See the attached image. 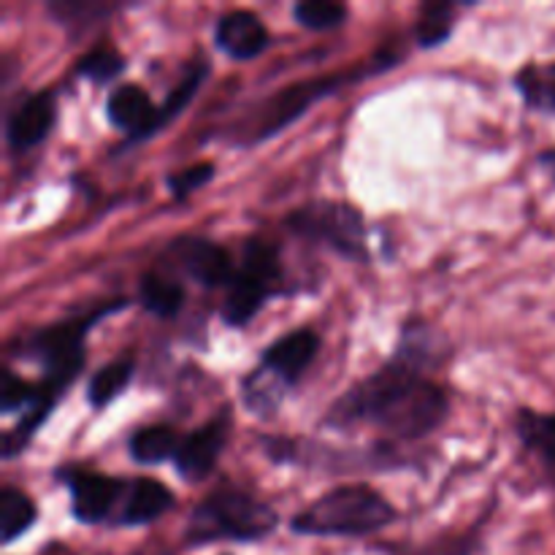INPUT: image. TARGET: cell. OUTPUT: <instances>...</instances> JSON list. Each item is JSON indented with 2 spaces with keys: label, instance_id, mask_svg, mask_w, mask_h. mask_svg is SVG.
<instances>
[{
  "label": "cell",
  "instance_id": "cell-3",
  "mask_svg": "<svg viewBox=\"0 0 555 555\" xmlns=\"http://www.w3.org/2000/svg\"><path fill=\"white\" fill-rule=\"evenodd\" d=\"M274 526L276 513L269 504L236 488H222L193 509L184 537L190 545H206L217 540L253 542L271 534Z\"/></svg>",
  "mask_w": 555,
  "mask_h": 555
},
{
  "label": "cell",
  "instance_id": "cell-27",
  "mask_svg": "<svg viewBox=\"0 0 555 555\" xmlns=\"http://www.w3.org/2000/svg\"><path fill=\"white\" fill-rule=\"evenodd\" d=\"M211 177H215V166H211V163H198V166H190L184 168V171L171 173V177H168V190H171L173 198L182 201L188 198L193 190L204 188Z\"/></svg>",
  "mask_w": 555,
  "mask_h": 555
},
{
  "label": "cell",
  "instance_id": "cell-10",
  "mask_svg": "<svg viewBox=\"0 0 555 555\" xmlns=\"http://www.w3.org/2000/svg\"><path fill=\"white\" fill-rule=\"evenodd\" d=\"M320 350V336L309 328H298L276 339L274 345L266 350L263 361H260L258 372L276 374L285 385L298 383L309 363L314 361Z\"/></svg>",
  "mask_w": 555,
  "mask_h": 555
},
{
  "label": "cell",
  "instance_id": "cell-13",
  "mask_svg": "<svg viewBox=\"0 0 555 555\" xmlns=\"http://www.w3.org/2000/svg\"><path fill=\"white\" fill-rule=\"evenodd\" d=\"M217 47L233 60H253L269 47V30L263 20L247 9H233L217 22Z\"/></svg>",
  "mask_w": 555,
  "mask_h": 555
},
{
  "label": "cell",
  "instance_id": "cell-6",
  "mask_svg": "<svg viewBox=\"0 0 555 555\" xmlns=\"http://www.w3.org/2000/svg\"><path fill=\"white\" fill-rule=\"evenodd\" d=\"M287 228L312 242L325 244L350 260H366V225L356 206L345 201H312L291 211Z\"/></svg>",
  "mask_w": 555,
  "mask_h": 555
},
{
  "label": "cell",
  "instance_id": "cell-5",
  "mask_svg": "<svg viewBox=\"0 0 555 555\" xmlns=\"http://www.w3.org/2000/svg\"><path fill=\"white\" fill-rule=\"evenodd\" d=\"M282 266L280 253L271 242L249 238L242 253V269L233 276L228 287L225 304H222V320L228 325H247L258 314V309L280 291Z\"/></svg>",
  "mask_w": 555,
  "mask_h": 555
},
{
  "label": "cell",
  "instance_id": "cell-14",
  "mask_svg": "<svg viewBox=\"0 0 555 555\" xmlns=\"http://www.w3.org/2000/svg\"><path fill=\"white\" fill-rule=\"evenodd\" d=\"M108 119L117 125L119 130L130 135V139H146L155 133L157 122V106L150 101L139 85H122L108 95L106 101Z\"/></svg>",
  "mask_w": 555,
  "mask_h": 555
},
{
  "label": "cell",
  "instance_id": "cell-29",
  "mask_svg": "<svg viewBox=\"0 0 555 555\" xmlns=\"http://www.w3.org/2000/svg\"><path fill=\"white\" fill-rule=\"evenodd\" d=\"M545 163H547V166L553 168V173H555V150H553V152H547V155H545Z\"/></svg>",
  "mask_w": 555,
  "mask_h": 555
},
{
  "label": "cell",
  "instance_id": "cell-21",
  "mask_svg": "<svg viewBox=\"0 0 555 555\" xmlns=\"http://www.w3.org/2000/svg\"><path fill=\"white\" fill-rule=\"evenodd\" d=\"M518 431L531 450L555 464V415H534L524 410L518 417Z\"/></svg>",
  "mask_w": 555,
  "mask_h": 555
},
{
  "label": "cell",
  "instance_id": "cell-25",
  "mask_svg": "<svg viewBox=\"0 0 555 555\" xmlns=\"http://www.w3.org/2000/svg\"><path fill=\"white\" fill-rule=\"evenodd\" d=\"M204 76H206V65L201 63L198 68H193L188 76H184L182 81H179V87H173V92L166 98V103H163V106H157L155 133L163 128V125L171 122V119L177 117V114L182 112L184 106H188L190 98H193L195 92H198V87H201V81H204Z\"/></svg>",
  "mask_w": 555,
  "mask_h": 555
},
{
  "label": "cell",
  "instance_id": "cell-18",
  "mask_svg": "<svg viewBox=\"0 0 555 555\" xmlns=\"http://www.w3.org/2000/svg\"><path fill=\"white\" fill-rule=\"evenodd\" d=\"M33 520H36V504L30 502V496L16 488H3L0 491V540L14 542L30 529Z\"/></svg>",
  "mask_w": 555,
  "mask_h": 555
},
{
  "label": "cell",
  "instance_id": "cell-22",
  "mask_svg": "<svg viewBox=\"0 0 555 555\" xmlns=\"http://www.w3.org/2000/svg\"><path fill=\"white\" fill-rule=\"evenodd\" d=\"M453 3L426 5L421 22H417V41H421V47H437V43H442L450 36V30H453Z\"/></svg>",
  "mask_w": 555,
  "mask_h": 555
},
{
  "label": "cell",
  "instance_id": "cell-17",
  "mask_svg": "<svg viewBox=\"0 0 555 555\" xmlns=\"http://www.w3.org/2000/svg\"><path fill=\"white\" fill-rule=\"evenodd\" d=\"M130 377H133V361L130 358H119V361L106 363V366L92 374L90 385H87V399H90V404L95 410H101V406L112 404L128 388Z\"/></svg>",
  "mask_w": 555,
  "mask_h": 555
},
{
  "label": "cell",
  "instance_id": "cell-2",
  "mask_svg": "<svg viewBox=\"0 0 555 555\" xmlns=\"http://www.w3.org/2000/svg\"><path fill=\"white\" fill-rule=\"evenodd\" d=\"M393 507L369 486H339L293 518V531L309 537H363L385 529Z\"/></svg>",
  "mask_w": 555,
  "mask_h": 555
},
{
  "label": "cell",
  "instance_id": "cell-28",
  "mask_svg": "<svg viewBox=\"0 0 555 555\" xmlns=\"http://www.w3.org/2000/svg\"><path fill=\"white\" fill-rule=\"evenodd\" d=\"M52 11L60 16V20H74V14L79 16H101V14H108L112 11V5L106 3H95V0H87V3H81V0H63V3H52Z\"/></svg>",
  "mask_w": 555,
  "mask_h": 555
},
{
  "label": "cell",
  "instance_id": "cell-9",
  "mask_svg": "<svg viewBox=\"0 0 555 555\" xmlns=\"http://www.w3.org/2000/svg\"><path fill=\"white\" fill-rule=\"evenodd\" d=\"M70 488V507L81 524H101L108 518L112 507L117 504L119 493L128 491L122 480L106 475H92V472H79L68 475Z\"/></svg>",
  "mask_w": 555,
  "mask_h": 555
},
{
  "label": "cell",
  "instance_id": "cell-20",
  "mask_svg": "<svg viewBox=\"0 0 555 555\" xmlns=\"http://www.w3.org/2000/svg\"><path fill=\"white\" fill-rule=\"evenodd\" d=\"M526 103L542 112H555V63L526 65L515 79Z\"/></svg>",
  "mask_w": 555,
  "mask_h": 555
},
{
  "label": "cell",
  "instance_id": "cell-7",
  "mask_svg": "<svg viewBox=\"0 0 555 555\" xmlns=\"http://www.w3.org/2000/svg\"><path fill=\"white\" fill-rule=\"evenodd\" d=\"M345 81V76H320V79L301 81V85H293L287 90L276 92L269 101L260 103L258 112L249 117V122L244 125V130L249 133V141H260L266 135H274L276 130H282L285 125H291L293 119L301 117L312 103H318L320 98H325L328 92L339 90V85Z\"/></svg>",
  "mask_w": 555,
  "mask_h": 555
},
{
  "label": "cell",
  "instance_id": "cell-15",
  "mask_svg": "<svg viewBox=\"0 0 555 555\" xmlns=\"http://www.w3.org/2000/svg\"><path fill=\"white\" fill-rule=\"evenodd\" d=\"M173 507V493L168 486L152 480V477H141L133 486H128V502H125L119 520L128 526H144L166 515Z\"/></svg>",
  "mask_w": 555,
  "mask_h": 555
},
{
  "label": "cell",
  "instance_id": "cell-26",
  "mask_svg": "<svg viewBox=\"0 0 555 555\" xmlns=\"http://www.w3.org/2000/svg\"><path fill=\"white\" fill-rule=\"evenodd\" d=\"M41 399V385H33L27 379L16 377L11 369L3 372V385H0V406L3 412H14V410H30L36 401Z\"/></svg>",
  "mask_w": 555,
  "mask_h": 555
},
{
  "label": "cell",
  "instance_id": "cell-19",
  "mask_svg": "<svg viewBox=\"0 0 555 555\" xmlns=\"http://www.w3.org/2000/svg\"><path fill=\"white\" fill-rule=\"evenodd\" d=\"M139 296L146 312L157 314V318H173L184 304L182 285L173 280H166L160 274H146L141 280Z\"/></svg>",
  "mask_w": 555,
  "mask_h": 555
},
{
  "label": "cell",
  "instance_id": "cell-4",
  "mask_svg": "<svg viewBox=\"0 0 555 555\" xmlns=\"http://www.w3.org/2000/svg\"><path fill=\"white\" fill-rule=\"evenodd\" d=\"M122 301H114L108 307L95 309L90 314H81V318L63 320V323H54L49 328L38 331L30 341H27V350L43 363V383L41 388L49 396L57 399L76 377L85 369V336L90 334L92 325L103 318V314H112L117 309H122Z\"/></svg>",
  "mask_w": 555,
  "mask_h": 555
},
{
  "label": "cell",
  "instance_id": "cell-11",
  "mask_svg": "<svg viewBox=\"0 0 555 555\" xmlns=\"http://www.w3.org/2000/svg\"><path fill=\"white\" fill-rule=\"evenodd\" d=\"M177 260L195 282L204 287L231 285L236 271L225 247L209 242V238H182L177 244Z\"/></svg>",
  "mask_w": 555,
  "mask_h": 555
},
{
  "label": "cell",
  "instance_id": "cell-12",
  "mask_svg": "<svg viewBox=\"0 0 555 555\" xmlns=\"http://www.w3.org/2000/svg\"><path fill=\"white\" fill-rule=\"evenodd\" d=\"M54 125V95L52 92H36V95L25 98L20 106L11 112L9 122H5V139L9 146L16 152L33 150L41 144L49 135Z\"/></svg>",
  "mask_w": 555,
  "mask_h": 555
},
{
  "label": "cell",
  "instance_id": "cell-16",
  "mask_svg": "<svg viewBox=\"0 0 555 555\" xmlns=\"http://www.w3.org/2000/svg\"><path fill=\"white\" fill-rule=\"evenodd\" d=\"M179 450L177 431L171 426H146L139 428L130 439V455L139 464H160V461L173 459Z\"/></svg>",
  "mask_w": 555,
  "mask_h": 555
},
{
  "label": "cell",
  "instance_id": "cell-1",
  "mask_svg": "<svg viewBox=\"0 0 555 555\" xmlns=\"http://www.w3.org/2000/svg\"><path fill=\"white\" fill-rule=\"evenodd\" d=\"M448 417V396L442 388L421 377L412 363L393 361L374 377L341 396L331 410V426L369 421L401 439L431 434Z\"/></svg>",
  "mask_w": 555,
  "mask_h": 555
},
{
  "label": "cell",
  "instance_id": "cell-24",
  "mask_svg": "<svg viewBox=\"0 0 555 555\" xmlns=\"http://www.w3.org/2000/svg\"><path fill=\"white\" fill-rule=\"evenodd\" d=\"M296 20L304 27H312V30H328L345 22L347 9L341 3H331V0H304L293 9Z\"/></svg>",
  "mask_w": 555,
  "mask_h": 555
},
{
  "label": "cell",
  "instance_id": "cell-23",
  "mask_svg": "<svg viewBox=\"0 0 555 555\" xmlns=\"http://www.w3.org/2000/svg\"><path fill=\"white\" fill-rule=\"evenodd\" d=\"M122 68H125L122 54L112 47L92 49V52H87L85 57L79 60V65H76V70H79L81 76L98 81V85H106V81H112L114 76L122 74Z\"/></svg>",
  "mask_w": 555,
  "mask_h": 555
},
{
  "label": "cell",
  "instance_id": "cell-8",
  "mask_svg": "<svg viewBox=\"0 0 555 555\" xmlns=\"http://www.w3.org/2000/svg\"><path fill=\"white\" fill-rule=\"evenodd\" d=\"M228 437V417H215L206 426L195 428L188 439L179 442L173 464H177L179 475L188 482L204 480L211 469H215L217 459L222 453V444Z\"/></svg>",
  "mask_w": 555,
  "mask_h": 555
}]
</instances>
